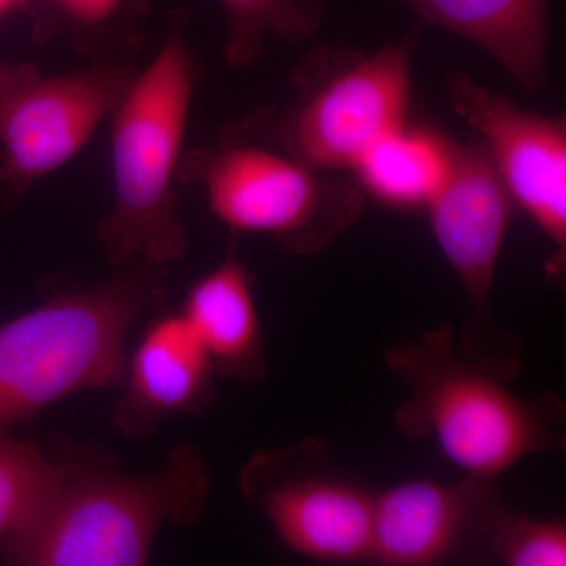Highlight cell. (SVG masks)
<instances>
[{
	"mask_svg": "<svg viewBox=\"0 0 566 566\" xmlns=\"http://www.w3.org/2000/svg\"><path fill=\"white\" fill-rule=\"evenodd\" d=\"M504 505L495 480L415 479L376 491L371 562L436 566L485 560L491 521Z\"/></svg>",
	"mask_w": 566,
	"mask_h": 566,
	"instance_id": "11",
	"label": "cell"
},
{
	"mask_svg": "<svg viewBox=\"0 0 566 566\" xmlns=\"http://www.w3.org/2000/svg\"><path fill=\"white\" fill-rule=\"evenodd\" d=\"M240 490L293 553L323 564L371 562L376 491L316 438L253 453Z\"/></svg>",
	"mask_w": 566,
	"mask_h": 566,
	"instance_id": "8",
	"label": "cell"
},
{
	"mask_svg": "<svg viewBox=\"0 0 566 566\" xmlns=\"http://www.w3.org/2000/svg\"><path fill=\"white\" fill-rule=\"evenodd\" d=\"M227 31L222 54L234 71L255 66L268 36L303 43L316 35L326 7L323 0H219Z\"/></svg>",
	"mask_w": 566,
	"mask_h": 566,
	"instance_id": "16",
	"label": "cell"
},
{
	"mask_svg": "<svg viewBox=\"0 0 566 566\" xmlns=\"http://www.w3.org/2000/svg\"><path fill=\"white\" fill-rule=\"evenodd\" d=\"M485 560L505 566H565V521L531 516L502 505L488 531Z\"/></svg>",
	"mask_w": 566,
	"mask_h": 566,
	"instance_id": "18",
	"label": "cell"
},
{
	"mask_svg": "<svg viewBox=\"0 0 566 566\" xmlns=\"http://www.w3.org/2000/svg\"><path fill=\"white\" fill-rule=\"evenodd\" d=\"M136 73L98 63L44 74L32 63L0 61V216L84 150Z\"/></svg>",
	"mask_w": 566,
	"mask_h": 566,
	"instance_id": "7",
	"label": "cell"
},
{
	"mask_svg": "<svg viewBox=\"0 0 566 566\" xmlns=\"http://www.w3.org/2000/svg\"><path fill=\"white\" fill-rule=\"evenodd\" d=\"M57 468L32 441L0 434V542L35 520L54 486Z\"/></svg>",
	"mask_w": 566,
	"mask_h": 566,
	"instance_id": "17",
	"label": "cell"
},
{
	"mask_svg": "<svg viewBox=\"0 0 566 566\" xmlns=\"http://www.w3.org/2000/svg\"><path fill=\"white\" fill-rule=\"evenodd\" d=\"M54 486L35 520L0 542L14 566H139L164 524L189 526L203 515L210 472L191 446L174 449L156 471L128 474L88 447L52 457Z\"/></svg>",
	"mask_w": 566,
	"mask_h": 566,
	"instance_id": "1",
	"label": "cell"
},
{
	"mask_svg": "<svg viewBox=\"0 0 566 566\" xmlns=\"http://www.w3.org/2000/svg\"><path fill=\"white\" fill-rule=\"evenodd\" d=\"M420 28L375 54L316 50L294 70L296 95L260 111L223 139L255 142L312 167L349 169L376 140L406 122L411 59Z\"/></svg>",
	"mask_w": 566,
	"mask_h": 566,
	"instance_id": "5",
	"label": "cell"
},
{
	"mask_svg": "<svg viewBox=\"0 0 566 566\" xmlns=\"http://www.w3.org/2000/svg\"><path fill=\"white\" fill-rule=\"evenodd\" d=\"M453 111L482 137V147L516 207L554 248L546 266L560 281L566 256V118L521 109L463 73L447 81Z\"/></svg>",
	"mask_w": 566,
	"mask_h": 566,
	"instance_id": "10",
	"label": "cell"
},
{
	"mask_svg": "<svg viewBox=\"0 0 566 566\" xmlns=\"http://www.w3.org/2000/svg\"><path fill=\"white\" fill-rule=\"evenodd\" d=\"M167 268H114L0 324V434L70 395L123 385L126 335L163 303Z\"/></svg>",
	"mask_w": 566,
	"mask_h": 566,
	"instance_id": "3",
	"label": "cell"
},
{
	"mask_svg": "<svg viewBox=\"0 0 566 566\" xmlns=\"http://www.w3.org/2000/svg\"><path fill=\"white\" fill-rule=\"evenodd\" d=\"M178 182L200 186L233 232L266 234L294 255L323 252L364 210L357 186L255 142L182 153Z\"/></svg>",
	"mask_w": 566,
	"mask_h": 566,
	"instance_id": "6",
	"label": "cell"
},
{
	"mask_svg": "<svg viewBox=\"0 0 566 566\" xmlns=\"http://www.w3.org/2000/svg\"><path fill=\"white\" fill-rule=\"evenodd\" d=\"M476 44L521 85L543 92L549 84L547 36L551 0H392Z\"/></svg>",
	"mask_w": 566,
	"mask_h": 566,
	"instance_id": "13",
	"label": "cell"
},
{
	"mask_svg": "<svg viewBox=\"0 0 566 566\" xmlns=\"http://www.w3.org/2000/svg\"><path fill=\"white\" fill-rule=\"evenodd\" d=\"M21 2L22 0H0V14L7 13V11L14 9V7Z\"/></svg>",
	"mask_w": 566,
	"mask_h": 566,
	"instance_id": "20",
	"label": "cell"
},
{
	"mask_svg": "<svg viewBox=\"0 0 566 566\" xmlns=\"http://www.w3.org/2000/svg\"><path fill=\"white\" fill-rule=\"evenodd\" d=\"M180 312L210 354L216 375L248 385L262 381V323L252 275L240 260L227 256L193 283Z\"/></svg>",
	"mask_w": 566,
	"mask_h": 566,
	"instance_id": "14",
	"label": "cell"
},
{
	"mask_svg": "<svg viewBox=\"0 0 566 566\" xmlns=\"http://www.w3.org/2000/svg\"><path fill=\"white\" fill-rule=\"evenodd\" d=\"M54 10L80 29H96L109 22L125 0H50Z\"/></svg>",
	"mask_w": 566,
	"mask_h": 566,
	"instance_id": "19",
	"label": "cell"
},
{
	"mask_svg": "<svg viewBox=\"0 0 566 566\" xmlns=\"http://www.w3.org/2000/svg\"><path fill=\"white\" fill-rule=\"evenodd\" d=\"M516 208L485 148L450 139L444 180L424 210L436 243L468 297L458 349L512 378L521 371V342L495 323L490 300Z\"/></svg>",
	"mask_w": 566,
	"mask_h": 566,
	"instance_id": "9",
	"label": "cell"
},
{
	"mask_svg": "<svg viewBox=\"0 0 566 566\" xmlns=\"http://www.w3.org/2000/svg\"><path fill=\"white\" fill-rule=\"evenodd\" d=\"M214 365L181 312L159 315L126 360L118 430L145 438L169 417L196 415L211 400Z\"/></svg>",
	"mask_w": 566,
	"mask_h": 566,
	"instance_id": "12",
	"label": "cell"
},
{
	"mask_svg": "<svg viewBox=\"0 0 566 566\" xmlns=\"http://www.w3.org/2000/svg\"><path fill=\"white\" fill-rule=\"evenodd\" d=\"M385 364L406 389L398 433L430 441L463 475L497 480L528 457L565 450L560 395L515 392V378L460 353L450 324L387 346Z\"/></svg>",
	"mask_w": 566,
	"mask_h": 566,
	"instance_id": "2",
	"label": "cell"
},
{
	"mask_svg": "<svg viewBox=\"0 0 566 566\" xmlns=\"http://www.w3.org/2000/svg\"><path fill=\"white\" fill-rule=\"evenodd\" d=\"M450 137L403 125L376 140L354 164L360 191L398 210H424L444 180Z\"/></svg>",
	"mask_w": 566,
	"mask_h": 566,
	"instance_id": "15",
	"label": "cell"
},
{
	"mask_svg": "<svg viewBox=\"0 0 566 566\" xmlns=\"http://www.w3.org/2000/svg\"><path fill=\"white\" fill-rule=\"evenodd\" d=\"M200 69L175 18L158 54L112 112L114 202L96 238L112 268L169 266L188 251L175 185Z\"/></svg>",
	"mask_w": 566,
	"mask_h": 566,
	"instance_id": "4",
	"label": "cell"
}]
</instances>
